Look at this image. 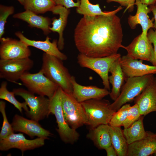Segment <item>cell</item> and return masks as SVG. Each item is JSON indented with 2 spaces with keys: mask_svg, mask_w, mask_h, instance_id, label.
Wrapping results in <instances>:
<instances>
[{
  "mask_svg": "<svg viewBox=\"0 0 156 156\" xmlns=\"http://www.w3.org/2000/svg\"><path fill=\"white\" fill-rule=\"evenodd\" d=\"M123 36L120 19L116 14L83 16L75 29L74 40L80 53L101 57L117 53L123 46Z\"/></svg>",
  "mask_w": 156,
  "mask_h": 156,
  "instance_id": "1",
  "label": "cell"
},
{
  "mask_svg": "<svg viewBox=\"0 0 156 156\" xmlns=\"http://www.w3.org/2000/svg\"><path fill=\"white\" fill-rule=\"evenodd\" d=\"M62 61L55 56L44 52L40 70L46 77L64 91L72 94V76L63 65Z\"/></svg>",
  "mask_w": 156,
  "mask_h": 156,
  "instance_id": "2",
  "label": "cell"
},
{
  "mask_svg": "<svg viewBox=\"0 0 156 156\" xmlns=\"http://www.w3.org/2000/svg\"><path fill=\"white\" fill-rule=\"evenodd\" d=\"M62 90L59 87L53 96L49 99L50 112L55 117L58 127L56 130L61 139L65 143L73 144L78 140L79 135L76 130L69 126L65 119L62 105Z\"/></svg>",
  "mask_w": 156,
  "mask_h": 156,
  "instance_id": "3",
  "label": "cell"
},
{
  "mask_svg": "<svg viewBox=\"0 0 156 156\" xmlns=\"http://www.w3.org/2000/svg\"><path fill=\"white\" fill-rule=\"evenodd\" d=\"M86 115L90 129L102 124H109L116 111L110 107L109 101L105 99H91L81 103Z\"/></svg>",
  "mask_w": 156,
  "mask_h": 156,
  "instance_id": "4",
  "label": "cell"
},
{
  "mask_svg": "<svg viewBox=\"0 0 156 156\" xmlns=\"http://www.w3.org/2000/svg\"><path fill=\"white\" fill-rule=\"evenodd\" d=\"M153 75L150 74L142 77L127 78L120 95L111 103L110 108L116 111L124 105L134 100L145 88Z\"/></svg>",
  "mask_w": 156,
  "mask_h": 156,
  "instance_id": "5",
  "label": "cell"
},
{
  "mask_svg": "<svg viewBox=\"0 0 156 156\" xmlns=\"http://www.w3.org/2000/svg\"><path fill=\"white\" fill-rule=\"evenodd\" d=\"M61 101L65 119L70 127L76 130L84 125H87L88 120L84 109L72 94L62 90Z\"/></svg>",
  "mask_w": 156,
  "mask_h": 156,
  "instance_id": "6",
  "label": "cell"
},
{
  "mask_svg": "<svg viewBox=\"0 0 156 156\" xmlns=\"http://www.w3.org/2000/svg\"><path fill=\"white\" fill-rule=\"evenodd\" d=\"M121 57L120 54L118 53L101 57H90L80 53L77 58V63L81 67L90 69L97 74L102 80L104 88L109 90V69L112 64Z\"/></svg>",
  "mask_w": 156,
  "mask_h": 156,
  "instance_id": "7",
  "label": "cell"
},
{
  "mask_svg": "<svg viewBox=\"0 0 156 156\" xmlns=\"http://www.w3.org/2000/svg\"><path fill=\"white\" fill-rule=\"evenodd\" d=\"M12 91L15 95L22 97L27 103L29 110L25 114L31 119L39 122L51 114L49 98L41 95L35 96L34 93L23 88L14 89Z\"/></svg>",
  "mask_w": 156,
  "mask_h": 156,
  "instance_id": "8",
  "label": "cell"
},
{
  "mask_svg": "<svg viewBox=\"0 0 156 156\" xmlns=\"http://www.w3.org/2000/svg\"><path fill=\"white\" fill-rule=\"evenodd\" d=\"M20 80L29 91L46 96L49 99L53 96L59 87L46 77L40 70L35 73L25 72Z\"/></svg>",
  "mask_w": 156,
  "mask_h": 156,
  "instance_id": "9",
  "label": "cell"
},
{
  "mask_svg": "<svg viewBox=\"0 0 156 156\" xmlns=\"http://www.w3.org/2000/svg\"><path fill=\"white\" fill-rule=\"evenodd\" d=\"M34 65L29 57L0 60V78L16 83L22 75L30 70Z\"/></svg>",
  "mask_w": 156,
  "mask_h": 156,
  "instance_id": "10",
  "label": "cell"
},
{
  "mask_svg": "<svg viewBox=\"0 0 156 156\" xmlns=\"http://www.w3.org/2000/svg\"><path fill=\"white\" fill-rule=\"evenodd\" d=\"M0 41V59L25 58L29 57L31 55L29 46L20 40L2 37Z\"/></svg>",
  "mask_w": 156,
  "mask_h": 156,
  "instance_id": "11",
  "label": "cell"
},
{
  "mask_svg": "<svg viewBox=\"0 0 156 156\" xmlns=\"http://www.w3.org/2000/svg\"><path fill=\"white\" fill-rule=\"evenodd\" d=\"M45 139L44 138L38 137L34 139L28 140L22 133H13L0 141V150L6 151L12 148H16L21 151L23 155L26 151L43 146Z\"/></svg>",
  "mask_w": 156,
  "mask_h": 156,
  "instance_id": "12",
  "label": "cell"
},
{
  "mask_svg": "<svg viewBox=\"0 0 156 156\" xmlns=\"http://www.w3.org/2000/svg\"><path fill=\"white\" fill-rule=\"evenodd\" d=\"M123 48L127 52V55L134 59L141 60L152 63L154 58L153 48L147 36L141 34L136 37L127 46Z\"/></svg>",
  "mask_w": 156,
  "mask_h": 156,
  "instance_id": "13",
  "label": "cell"
},
{
  "mask_svg": "<svg viewBox=\"0 0 156 156\" xmlns=\"http://www.w3.org/2000/svg\"><path fill=\"white\" fill-rule=\"evenodd\" d=\"M11 125L14 131L24 133L32 138L36 136L47 139L53 135L49 131L43 128L38 122L17 114L14 116Z\"/></svg>",
  "mask_w": 156,
  "mask_h": 156,
  "instance_id": "14",
  "label": "cell"
},
{
  "mask_svg": "<svg viewBox=\"0 0 156 156\" xmlns=\"http://www.w3.org/2000/svg\"><path fill=\"white\" fill-rule=\"evenodd\" d=\"M141 115L156 112V78L154 75L142 92L134 99Z\"/></svg>",
  "mask_w": 156,
  "mask_h": 156,
  "instance_id": "15",
  "label": "cell"
},
{
  "mask_svg": "<svg viewBox=\"0 0 156 156\" xmlns=\"http://www.w3.org/2000/svg\"><path fill=\"white\" fill-rule=\"evenodd\" d=\"M143 60L131 58L127 55L121 57L120 62L126 77H142L156 74V66L143 63Z\"/></svg>",
  "mask_w": 156,
  "mask_h": 156,
  "instance_id": "16",
  "label": "cell"
},
{
  "mask_svg": "<svg viewBox=\"0 0 156 156\" xmlns=\"http://www.w3.org/2000/svg\"><path fill=\"white\" fill-rule=\"evenodd\" d=\"M71 83L73 87L72 94L79 103L91 99H100L109 95L110 92L105 88H99L96 86H85L78 83L75 77L72 76Z\"/></svg>",
  "mask_w": 156,
  "mask_h": 156,
  "instance_id": "17",
  "label": "cell"
},
{
  "mask_svg": "<svg viewBox=\"0 0 156 156\" xmlns=\"http://www.w3.org/2000/svg\"><path fill=\"white\" fill-rule=\"evenodd\" d=\"M134 5L137 6V12L134 15H129L128 18L129 25L131 29H134L137 25H140L142 29V35L146 36L149 29L153 28L154 18L150 19L148 15L151 12V10L140 0H136Z\"/></svg>",
  "mask_w": 156,
  "mask_h": 156,
  "instance_id": "18",
  "label": "cell"
},
{
  "mask_svg": "<svg viewBox=\"0 0 156 156\" xmlns=\"http://www.w3.org/2000/svg\"><path fill=\"white\" fill-rule=\"evenodd\" d=\"M15 34L20 40L29 47L31 46L39 49L62 61L66 60L67 59L66 55L61 52L58 49V41L57 40H54L52 42H51V38L47 36L44 41H37L28 39L20 31H17Z\"/></svg>",
  "mask_w": 156,
  "mask_h": 156,
  "instance_id": "19",
  "label": "cell"
},
{
  "mask_svg": "<svg viewBox=\"0 0 156 156\" xmlns=\"http://www.w3.org/2000/svg\"><path fill=\"white\" fill-rule=\"evenodd\" d=\"M156 152V133L147 131L143 139L128 145L127 156H148Z\"/></svg>",
  "mask_w": 156,
  "mask_h": 156,
  "instance_id": "20",
  "label": "cell"
},
{
  "mask_svg": "<svg viewBox=\"0 0 156 156\" xmlns=\"http://www.w3.org/2000/svg\"><path fill=\"white\" fill-rule=\"evenodd\" d=\"M54 14L59 15V18H53L52 20V26L50 27L51 31L57 32L59 34L58 47L60 50H62L64 47V39L63 32L67 23L70 10L61 5H56L50 10Z\"/></svg>",
  "mask_w": 156,
  "mask_h": 156,
  "instance_id": "21",
  "label": "cell"
},
{
  "mask_svg": "<svg viewBox=\"0 0 156 156\" xmlns=\"http://www.w3.org/2000/svg\"><path fill=\"white\" fill-rule=\"evenodd\" d=\"M13 17L26 22L31 27L41 29L45 35H48L51 32L49 29L51 21L48 17L38 15L28 10L14 14Z\"/></svg>",
  "mask_w": 156,
  "mask_h": 156,
  "instance_id": "22",
  "label": "cell"
},
{
  "mask_svg": "<svg viewBox=\"0 0 156 156\" xmlns=\"http://www.w3.org/2000/svg\"><path fill=\"white\" fill-rule=\"evenodd\" d=\"M120 58L112 64L109 70L111 75L109 76V81L112 86L109 95L114 101L116 100L120 95L124 81L127 79L120 64Z\"/></svg>",
  "mask_w": 156,
  "mask_h": 156,
  "instance_id": "23",
  "label": "cell"
},
{
  "mask_svg": "<svg viewBox=\"0 0 156 156\" xmlns=\"http://www.w3.org/2000/svg\"><path fill=\"white\" fill-rule=\"evenodd\" d=\"M109 126V124H102L90 129L86 135L87 138L92 141L99 149H105L112 145Z\"/></svg>",
  "mask_w": 156,
  "mask_h": 156,
  "instance_id": "24",
  "label": "cell"
},
{
  "mask_svg": "<svg viewBox=\"0 0 156 156\" xmlns=\"http://www.w3.org/2000/svg\"><path fill=\"white\" fill-rule=\"evenodd\" d=\"M79 7L77 8V12L83 16H109L116 14L123 8L122 6H119L116 10L108 12H103L101 9L99 4H93L89 0H80Z\"/></svg>",
  "mask_w": 156,
  "mask_h": 156,
  "instance_id": "25",
  "label": "cell"
},
{
  "mask_svg": "<svg viewBox=\"0 0 156 156\" xmlns=\"http://www.w3.org/2000/svg\"><path fill=\"white\" fill-rule=\"evenodd\" d=\"M109 130L111 134L112 144L118 156H127L128 145L121 127L109 125Z\"/></svg>",
  "mask_w": 156,
  "mask_h": 156,
  "instance_id": "26",
  "label": "cell"
},
{
  "mask_svg": "<svg viewBox=\"0 0 156 156\" xmlns=\"http://www.w3.org/2000/svg\"><path fill=\"white\" fill-rule=\"evenodd\" d=\"M144 116L141 115L129 127L122 130L129 145L143 139L146 135L147 131L144 129L143 122Z\"/></svg>",
  "mask_w": 156,
  "mask_h": 156,
  "instance_id": "27",
  "label": "cell"
},
{
  "mask_svg": "<svg viewBox=\"0 0 156 156\" xmlns=\"http://www.w3.org/2000/svg\"><path fill=\"white\" fill-rule=\"evenodd\" d=\"M56 5L54 0H24L23 5L25 10L38 14L50 11Z\"/></svg>",
  "mask_w": 156,
  "mask_h": 156,
  "instance_id": "28",
  "label": "cell"
},
{
  "mask_svg": "<svg viewBox=\"0 0 156 156\" xmlns=\"http://www.w3.org/2000/svg\"><path fill=\"white\" fill-rule=\"evenodd\" d=\"M7 82L2 81L1 84L0 88V99L6 100L13 105L21 113L22 112L23 109L26 112L29 110L27 107L26 103L25 101L20 103L15 98V94L13 91H9L7 88Z\"/></svg>",
  "mask_w": 156,
  "mask_h": 156,
  "instance_id": "29",
  "label": "cell"
},
{
  "mask_svg": "<svg viewBox=\"0 0 156 156\" xmlns=\"http://www.w3.org/2000/svg\"><path fill=\"white\" fill-rule=\"evenodd\" d=\"M131 106L130 104L126 103L115 112L112 116L109 125L111 126L118 127L122 126Z\"/></svg>",
  "mask_w": 156,
  "mask_h": 156,
  "instance_id": "30",
  "label": "cell"
},
{
  "mask_svg": "<svg viewBox=\"0 0 156 156\" xmlns=\"http://www.w3.org/2000/svg\"><path fill=\"white\" fill-rule=\"evenodd\" d=\"M5 103L0 101V111L3 117V122L0 133V141L5 138L10 134L14 133L11 124L9 123L7 119L5 111Z\"/></svg>",
  "mask_w": 156,
  "mask_h": 156,
  "instance_id": "31",
  "label": "cell"
},
{
  "mask_svg": "<svg viewBox=\"0 0 156 156\" xmlns=\"http://www.w3.org/2000/svg\"><path fill=\"white\" fill-rule=\"evenodd\" d=\"M13 6L0 5V39L4 33L5 25L8 16L14 12Z\"/></svg>",
  "mask_w": 156,
  "mask_h": 156,
  "instance_id": "32",
  "label": "cell"
},
{
  "mask_svg": "<svg viewBox=\"0 0 156 156\" xmlns=\"http://www.w3.org/2000/svg\"><path fill=\"white\" fill-rule=\"evenodd\" d=\"M141 116L137 104L135 103L134 105L131 106L129 108L127 117L123 122L122 126L124 128L129 127Z\"/></svg>",
  "mask_w": 156,
  "mask_h": 156,
  "instance_id": "33",
  "label": "cell"
},
{
  "mask_svg": "<svg viewBox=\"0 0 156 156\" xmlns=\"http://www.w3.org/2000/svg\"><path fill=\"white\" fill-rule=\"evenodd\" d=\"M136 0H107L108 3L114 2L119 3L120 6L125 7L126 8L124 12L128 10L129 12L133 10L134 5Z\"/></svg>",
  "mask_w": 156,
  "mask_h": 156,
  "instance_id": "34",
  "label": "cell"
},
{
  "mask_svg": "<svg viewBox=\"0 0 156 156\" xmlns=\"http://www.w3.org/2000/svg\"><path fill=\"white\" fill-rule=\"evenodd\" d=\"M147 36L149 41L153 45L154 58L152 64L153 66H156V31L150 29L148 30Z\"/></svg>",
  "mask_w": 156,
  "mask_h": 156,
  "instance_id": "35",
  "label": "cell"
},
{
  "mask_svg": "<svg viewBox=\"0 0 156 156\" xmlns=\"http://www.w3.org/2000/svg\"><path fill=\"white\" fill-rule=\"evenodd\" d=\"M56 5L63 6L67 9L76 7H79L80 4V0L75 2L73 0H54Z\"/></svg>",
  "mask_w": 156,
  "mask_h": 156,
  "instance_id": "36",
  "label": "cell"
},
{
  "mask_svg": "<svg viewBox=\"0 0 156 156\" xmlns=\"http://www.w3.org/2000/svg\"><path fill=\"white\" fill-rule=\"evenodd\" d=\"M107 156H117V154L112 144L105 149Z\"/></svg>",
  "mask_w": 156,
  "mask_h": 156,
  "instance_id": "37",
  "label": "cell"
},
{
  "mask_svg": "<svg viewBox=\"0 0 156 156\" xmlns=\"http://www.w3.org/2000/svg\"><path fill=\"white\" fill-rule=\"evenodd\" d=\"M149 7L150 8L154 16L155 21L153 23V28L156 31V6L154 5H149Z\"/></svg>",
  "mask_w": 156,
  "mask_h": 156,
  "instance_id": "38",
  "label": "cell"
},
{
  "mask_svg": "<svg viewBox=\"0 0 156 156\" xmlns=\"http://www.w3.org/2000/svg\"><path fill=\"white\" fill-rule=\"evenodd\" d=\"M142 3L148 5H154L156 1V0H140Z\"/></svg>",
  "mask_w": 156,
  "mask_h": 156,
  "instance_id": "39",
  "label": "cell"
},
{
  "mask_svg": "<svg viewBox=\"0 0 156 156\" xmlns=\"http://www.w3.org/2000/svg\"><path fill=\"white\" fill-rule=\"evenodd\" d=\"M17 0L21 5H23L24 3V0Z\"/></svg>",
  "mask_w": 156,
  "mask_h": 156,
  "instance_id": "40",
  "label": "cell"
},
{
  "mask_svg": "<svg viewBox=\"0 0 156 156\" xmlns=\"http://www.w3.org/2000/svg\"><path fill=\"white\" fill-rule=\"evenodd\" d=\"M153 155L154 156H156V152L154 153Z\"/></svg>",
  "mask_w": 156,
  "mask_h": 156,
  "instance_id": "41",
  "label": "cell"
},
{
  "mask_svg": "<svg viewBox=\"0 0 156 156\" xmlns=\"http://www.w3.org/2000/svg\"><path fill=\"white\" fill-rule=\"evenodd\" d=\"M154 5L155 6H156V2H155L154 4Z\"/></svg>",
  "mask_w": 156,
  "mask_h": 156,
  "instance_id": "42",
  "label": "cell"
}]
</instances>
